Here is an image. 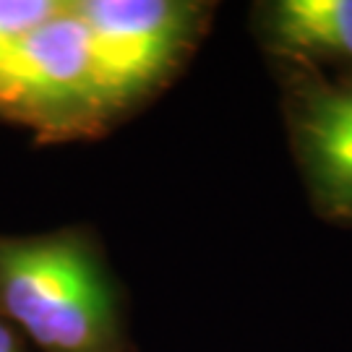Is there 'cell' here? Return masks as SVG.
Masks as SVG:
<instances>
[{
	"label": "cell",
	"mask_w": 352,
	"mask_h": 352,
	"mask_svg": "<svg viewBox=\"0 0 352 352\" xmlns=\"http://www.w3.org/2000/svg\"><path fill=\"white\" fill-rule=\"evenodd\" d=\"M0 314L42 352H123L113 279L76 230L0 238Z\"/></svg>",
	"instance_id": "1"
},
{
	"label": "cell",
	"mask_w": 352,
	"mask_h": 352,
	"mask_svg": "<svg viewBox=\"0 0 352 352\" xmlns=\"http://www.w3.org/2000/svg\"><path fill=\"white\" fill-rule=\"evenodd\" d=\"M74 11L107 118L160 87L206 21V6L186 0H76Z\"/></svg>",
	"instance_id": "2"
},
{
	"label": "cell",
	"mask_w": 352,
	"mask_h": 352,
	"mask_svg": "<svg viewBox=\"0 0 352 352\" xmlns=\"http://www.w3.org/2000/svg\"><path fill=\"white\" fill-rule=\"evenodd\" d=\"M0 115L55 139L97 131L107 118L97 100L87 34L74 3H63L0 58Z\"/></svg>",
	"instance_id": "3"
},
{
	"label": "cell",
	"mask_w": 352,
	"mask_h": 352,
	"mask_svg": "<svg viewBox=\"0 0 352 352\" xmlns=\"http://www.w3.org/2000/svg\"><path fill=\"white\" fill-rule=\"evenodd\" d=\"M292 141L321 212L352 222V78L295 91Z\"/></svg>",
	"instance_id": "4"
},
{
	"label": "cell",
	"mask_w": 352,
	"mask_h": 352,
	"mask_svg": "<svg viewBox=\"0 0 352 352\" xmlns=\"http://www.w3.org/2000/svg\"><path fill=\"white\" fill-rule=\"evenodd\" d=\"M261 19L279 55L352 65V0H277L264 6Z\"/></svg>",
	"instance_id": "5"
},
{
	"label": "cell",
	"mask_w": 352,
	"mask_h": 352,
	"mask_svg": "<svg viewBox=\"0 0 352 352\" xmlns=\"http://www.w3.org/2000/svg\"><path fill=\"white\" fill-rule=\"evenodd\" d=\"M60 8V0H0V58Z\"/></svg>",
	"instance_id": "6"
},
{
	"label": "cell",
	"mask_w": 352,
	"mask_h": 352,
	"mask_svg": "<svg viewBox=\"0 0 352 352\" xmlns=\"http://www.w3.org/2000/svg\"><path fill=\"white\" fill-rule=\"evenodd\" d=\"M0 352H24L19 340L13 337V331L0 321Z\"/></svg>",
	"instance_id": "7"
}]
</instances>
